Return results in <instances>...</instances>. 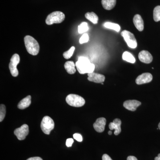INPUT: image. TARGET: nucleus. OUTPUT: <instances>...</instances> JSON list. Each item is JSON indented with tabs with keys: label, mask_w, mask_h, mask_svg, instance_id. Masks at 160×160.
I'll return each mask as SVG.
<instances>
[{
	"label": "nucleus",
	"mask_w": 160,
	"mask_h": 160,
	"mask_svg": "<svg viewBox=\"0 0 160 160\" xmlns=\"http://www.w3.org/2000/svg\"><path fill=\"white\" fill-rule=\"evenodd\" d=\"M31 96L29 95L23 99L18 104V107L20 109H24L28 108L31 103Z\"/></svg>",
	"instance_id": "dca6fc26"
},
{
	"label": "nucleus",
	"mask_w": 160,
	"mask_h": 160,
	"mask_svg": "<svg viewBox=\"0 0 160 160\" xmlns=\"http://www.w3.org/2000/svg\"><path fill=\"white\" fill-rule=\"evenodd\" d=\"M41 129L45 134L49 135L54 128V122L53 120L49 116L43 118L41 124Z\"/></svg>",
	"instance_id": "39448f33"
},
{
	"label": "nucleus",
	"mask_w": 160,
	"mask_h": 160,
	"mask_svg": "<svg viewBox=\"0 0 160 160\" xmlns=\"http://www.w3.org/2000/svg\"><path fill=\"white\" fill-rule=\"evenodd\" d=\"M122 59L128 62L133 64L135 62L136 60L133 55L128 52H125L122 55Z\"/></svg>",
	"instance_id": "aec40b11"
},
{
	"label": "nucleus",
	"mask_w": 160,
	"mask_h": 160,
	"mask_svg": "<svg viewBox=\"0 0 160 160\" xmlns=\"http://www.w3.org/2000/svg\"><path fill=\"white\" fill-rule=\"evenodd\" d=\"M20 58L18 54L15 53L12 57L9 64V69L12 75L16 77L18 75V71L17 69L18 64L20 63Z\"/></svg>",
	"instance_id": "0eeeda50"
},
{
	"label": "nucleus",
	"mask_w": 160,
	"mask_h": 160,
	"mask_svg": "<svg viewBox=\"0 0 160 160\" xmlns=\"http://www.w3.org/2000/svg\"><path fill=\"white\" fill-rule=\"evenodd\" d=\"M73 139L72 138H68L66 140V145L68 147H71L73 144Z\"/></svg>",
	"instance_id": "cd10ccee"
},
{
	"label": "nucleus",
	"mask_w": 160,
	"mask_h": 160,
	"mask_svg": "<svg viewBox=\"0 0 160 160\" xmlns=\"http://www.w3.org/2000/svg\"><path fill=\"white\" fill-rule=\"evenodd\" d=\"M66 102L69 106L75 107H82L85 104V100L78 95L70 94L66 98Z\"/></svg>",
	"instance_id": "20e7f679"
},
{
	"label": "nucleus",
	"mask_w": 160,
	"mask_h": 160,
	"mask_svg": "<svg viewBox=\"0 0 160 160\" xmlns=\"http://www.w3.org/2000/svg\"><path fill=\"white\" fill-rule=\"evenodd\" d=\"M102 4L103 8L106 10H111L115 6L116 0H102Z\"/></svg>",
	"instance_id": "a211bd4d"
},
{
	"label": "nucleus",
	"mask_w": 160,
	"mask_h": 160,
	"mask_svg": "<svg viewBox=\"0 0 160 160\" xmlns=\"http://www.w3.org/2000/svg\"><path fill=\"white\" fill-rule=\"evenodd\" d=\"M6 106L3 104H1L0 106V122H2L4 120L6 116Z\"/></svg>",
	"instance_id": "393cba45"
},
{
	"label": "nucleus",
	"mask_w": 160,
	"mask_h": 160,
	"mask_svg": "<svg viewBox=\"0 0 160 160\" xmlns=\"http://www.w3.org/2000/svg\"><path fill=\"white\" fill-rule=\"evenodd\" d=\"M89 37L88 34H87V33H84L80 38L79 42L80 44H83V43L87 42L89 41Z\"/></svg>",
	"instance_id": "a878e982"
},
{
	"label": "nucleus",
	"mask_w": 160,
	"mask_h": 160,
	"mask_svg": "<svg viewBox=\"0 0 160 160\" xmlns=\"http://www.w3.org/2000/svg\"><path fill=\"white\" fill-rule=\"evenodd\" d=\"M88 80L90 82L97 83H102L105 81V76L92 72L88 73Z\"/></svg>",
	"instance_id": "ddd939ff"
},
{
	"label": "nucleus",
	"mask_w": 160,
	"mask_h": 160,
	"mask_svg": "<svg viewBox=\"0 0 160 160\" xmlns=\"http://www.w3.org/2000/svg\"><path fill=\"white\" fill-rule=\"evenodd\" d=\"M86 18L94 24H97L98 21V17L96 13L93 12H88L85 14Z\"/></svg>",
	"instance_id": "6ab92c4d"
},
{
	"label": "nucleus",
	"mask_w": 160,
	"mask_h": 160,
	"mask_svg": "<svg viewBox=\"0 0 160 160\" xmlns=\"http://www.w3.org/2000/svg\"><path fill=\"white\" fill-rule=\"evenodd\" d=\"M141 102L137 100H128L123 103V106L126 109L131 111H135L137 108L141 105Z\"/></svg>",
	"instance_id": "9b49d317"
},
{
	"label": "nucleus",
	"mask_w": 160,
	"mask_h": 160,
	"mask_svg": "<svg viewBox=\"0 0 160 160\" xmlns=\"http://www.w3.org/2000/svg\"><path fill=\"white\" fill-rule=\"evenodd\" d=\"M65 19V15L64 13L62 12L55 11L52 12L47 17L46 23L48 25L59 24L62 22Z\"/></svg>",
	"instance_id": "7ed1b4c3"
},
{
	"label": "nucleus",
	"mask_w": 160,
	"mask_h": 160,
	"mask_svg": "<svg viewBox=\"0 0 160 160\" xmlns=\"http://www.w3.org/2000/svg\"><path fill=\"white\" fill-rule=\"evenodd\" d=\"M154 160H160V153L158 154L157 157L155 158Z\"/></svg>",
	"instance_id": "2f4dec72"
},
{
	"label": "nucleus",
	"mask_w": 160,
	"mask_h": 160,
	"mask_svg": "<svg viewBox=\"0 0 160 160\" xmlns=\"http://www.w3.org/2000/svg\"><path fill=\"white\" fill-rule=\"evenodd\" d=\"M121 124H122V122L120 119H115L113 120V122L109 123V129L110 130L114 129V134L115 135H118L121 132Z\"/></svg>",
	"instance_id": "4468645a"
},
{
	"label": "nucleus",
	"mask_w": 160,
	"mask_h": 160,
	"mask_svg": "<svg viewBox=\"0 0 160 160\" xmlns=\"http://www.w3.org/2000/svg\"><path fill=\"white\" fill-rule=\"evenodd\" d=\"M153 19L156 22L160 21V6H156L153 10Z\"/></svg>",
	"instance_id": "4be33fe9"
},
{
	"label": "nucleus",
	"mask_w": 160,
	"mask_h": 160,
	"mask_svg": "<svg viewBox=\"0 0 160 160\" xmlns=\"http://www.w3.org/2000/svg\"><path fill=\"white\" fill-rule=\"evenodd\" d=\"M75 65L78 71L82 74L92 73L95 68L94 64L91 63L89 59L85 57H80Z\"/></svg>",
	"instance_id": "f257e3e1"
},
{
	"label": "nucleus",
	"mask_w": 160,
	"mask_h": 160,
	"mask_svg": "<svg viewBox=\"0 0 160 160\" xmlns=\"http://www.w3.org/2000/svg\"><path fill=\"white\" fill-rule=\"evenodd\" d=\"M127 160H138L135 157L132 156H130L127 158Z\"/></svg>",
	"instance_id": "7c9ffc66"
},
{
	"label": "nucleus",
	"mask_w": 160,
	"mask_h": 160,
	"mask_svg": "<svg viewBox=\"0 0 160 160\" xmlns=\"http://www.w3.org/2000/svg\"><path fill=\"white\" fill-rule=\"evenodd\" d=\"M27 160H43L41 158L38 157H32L30 158H29Z\"/></svg>",
	"instance_id": "c756f323"
},
{
	"label": "nucleus",
	"mask_w": 160,
	"mask_h": 160,
	"mask_svg": "<svg viewBox=\"0 0 160 160\" xmlns=\"http://www.w3.org/2000/svg\"><path fill=\"white\" fill-rule=\"evenodd\" d=\"M133 22L135 26L138 31H142L144 29V22L142 17L139 14H136L133 18Z\"/></svg>",
	"instance_id": "2eb2a0df"
},
{
	"label": "nucleus",
	"mask_w": 160,
	"mask_h": 160,
	"mask_svg": "<svg viewBox=\"0 0 160 160\" xmlns=\"http://www.w3.org/2000/svg\"><path fill=\"white\" fill-rule=\"evenodd\" d=\"M108 134H109V135H111L112 134V132L111 131H109V132H108Z\"/></svg>",
	"instance_id": "473e14b6"
},
{
	"label": "nucleus",
	"mask_w": 160,
	"mask_h": 160,
	"mask_svg": "<svg viewBox=\"0 0 160 160\" xmlns=\"http://www.w3.org/2000/svg\"><path fill=\"white\" fill-rule=\"evenodd\" d=\"M152 80V75L149 72H146L138 77L136 79V83L138 85H142V84L150 82Z\"/></svg>",
	"instance_id": "1a4fd4ad"
},
{
	"label": "nucleus",
	"mask_w": 160,
	"mask_h": 160,
	"mask_svg": "<svg viewBox=\"0 0 160 160\" xmlns=\"http://www.w3.org/2000/svg\"><path fill=\"white\" fill-rule=\"evenodd\" d=\"M138 58L141 62L146 64H149L153 59L151 53L146 50L140 52L138 54Z\"/></svg>",
	"instance_id": "9d476101"
},
{
	"label": "nucleus",
	"mask_w": 160,
	"mask_h": 160,
	"mask_svg": "<svg viewBox=\"0 0 160 160\" xmlns=\"http://www.w3.org/2000/svg\"><path fill=\"white\" fill-rule=\"evenodd\" d=\"M88 30H89V27H88V24L85 22L81 23L78 27V32L79 33H84Z\"/></svg>",
	"instance_id": "5701e85b"
},
{
	"label": "nucleus",
	"mask_w": 160,
	"mask_h": 160,
	"mask_svg": "<svg viewBox=\"0 0 160 160\" xmlns=\"http://www.w3.org/2000/svg\"><path fill=\"white\" fill-rule=\"evenodd\" d=\"M75 47L74 46H72L70 49H69L68 51L65 52L63 53V57L65 58L66 59H69L70 58H71L75 50Z\"/></svg>",
	"instance_id": "b1692460"
},
{
	"label": "nucleus",
	"mask_w": 160,
	"mask_h": 160,
	"mask_svg": "<svg viewBox=\"0 0 160 160\" xmlns=\"http://www.w3.org/2000/svg\"><path fill=\"white\" fill-rule=\"evenodd\" d=\"M29 132V126L26 124H24L20 128L16 129L14 132V134L19 140L25 139Z\"/></svg>",
	"instance_id": "6e6552de"
},
{
	"label": "nucleus",
	"mask_w": 160,
	"mask_h": 160,
	"mask_svg": "<svg viewBox=\"0 0 160 160\" xmlns=\"http://www.w3.org/2000/svg\"><path fill=\"white\" fill-rule=\"evenodd\" d=\"M24 40L28 53L33 56L37 55L39 52L40 46L37 40L29 35L26 36Z\"/></svg>",
	"instance_id": "f03ea898"
},
{
	"label": "nucleus",
	"mask_w": 160,
	"mask_h": 160,
	"mask_svg": "<svg viewBox=\"0 0 160 160\" xmlns=\"http://www.w3.org/2000/svg\"><path fill=\"white\" fill-rule=\"evenodd\" d=\"M121 35L124 38L129 47L132 49H135L137 47V41L133 33L125 30L122 32Z\"/></svg>",
	"instance_id": "423d86ee"
},
{
	"label": "nucleus",
	"mask_w": 160,
	"mask_h": 160,
	"mask_svg": "<svg viewBox=\"0 0 160 160\" xmlns=\"http://www.w3.org/2000/svg\"><path fill=\"white\" fill-rule=\"evenodd\" d=\"M102 85H103V84H104V83H102Z\"/></svg>",
	"instance_id": "f704fd0d"
},
{
	"label": "nucleus",
	"mask_w": 160,
	"mask_h": 160,
	"mask_svg": "<svg viewBox=\"0 0 160 160\" xmlns=\"http://www.w3.org/2000/svg\"><path fill=\"white\" fill-rule=\"evenodd\" d=\"M106 122V120L105 118H99L93 124V128L97 132H103L105 130Z\"/></svg>",
	"instance_id": "f8f14e48"
},
{
	"label": "nucleus",
	"mask_w": 160,
	"mask_h": 160,
	"mask_svg": "<svg viewBox=\"0 0 160 160\" xmlns=\"http://www.w3.org/2000/svg\"><path fill=\"white\" fill-rule=\"evenodd\" d=\"M104 26L107 29H112L117 32H118L121 30V27L118 24H115V23L107 22L104 24Z\"/></svg>",
	"instance_id": "412c9836"
},
{
	"label": "nucleus",
	"mask_w": 160,
	"mask_h": 160,
	"mask_svg": "<svg viewBox=\"0 0 160 160\" xmlns=\"http://www.w3.org/2000/svg\"><path fill=\"white\" fill-rule=\"evenodd\" d=\"M158 128L159 129H160V122L158 124Z\"/></svg>",
	"instance_id": "72a5a7b5"
},
{
	"label": "nucleus",
	"mask_w": 160,
	"mask_h": 160,
	"mask_svg": "<svg viewBox=\"0 0 160 160\" xmlns=\"http://www.w3.org/2000/svg\"><path fill=\"white\" fill-rule=\"evenodd\" d=\"M73 137L78 142H82V137L79 133H75L73 134Z\"/></svg>",
	"instance_id": "bb28decb"
},
{
	"label": "nucleus",
	"mask_w": 160,
	"mask_h": 160,
	"mask_svg": "<svg viewBox=\"0 0 160 160\" xmlns=\"http://www.w3.org/2000/svg\"><path fill=\"white\" fill-rule=\"evenodd\" d=\"M76 65L72 61H67L65 63L64 67L68 73L73 74L75 73L76 69L75 68Z\"/></svg>",
	"instance_id": "f3484780"
},
{
	"label": "nucleus",
	"mask_w": 160,
	"mask_h": 160,
	"mask_svg": "<svg viewBox=\"0 0 160 160\" xmlns=\"http://www.w3.org/2000/svg\"><path fill=\"white\" fill-rule=\"evenodd\" d=\"M102 160H112L111 158L107 154L103 155L102 156Z\"/></svg>",
	"instance_id": "c85d7f7f"
}]
</instances>
